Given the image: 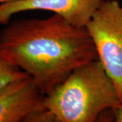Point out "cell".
Listing matches in <instances>:
<instances>
[{"label": "cell", "mask_w": 122, "mask_h": 122, "mask_svg": "<svg viewBox=\"0 0 122 122\" xmlns=\"http://www.w3.org/2000/svg\"><path fill=\"white\" fill-rule=\"evenodd\" d=\"M0 58L30 75L45 95L98 55L86 27L54 14L6 25L0 31Z\"/></svg>", "instance_id": "cell-1"}, {"label": "cell", "mask_w": 122, "mask_h": 122, "mask_svg": "<svg viewBox=\"0 0 122 122\" xmlns=\"http://www.w3.org/2000/svg\"><path fill=\"white\" fill-rule=\"evenodd\" d=\"M112 79L98 59L79 66L44 95L42 106L57 122H94L119 102Z\"/></svg>", "instance_id": "cell-2"}, {"label": "cell", "mask_w": 122, "mask_h": 122, "mask_svg": "<svg viewBox=\"0 0 122 122\" xmlns=\"http://www.w3.org/2000/svg\"><path fill=\"white\" fill-rule=\"evenodd\" d=\"M86 29L122 102V5L118 0H103Z\"/></svg>", "instance_id": "cell-3"}, {"label": "cell", "mask_w": 122, "mask_h": 122, "mask_svg": "<svg viewBox=\"0 0 122 122\" xmlns=\"http://www.w3.org/2000/svg\"><path fill=\"white\" fill-rule=\"evenodd\" d=\"M103 0H16L0 4V24L8 25L14 14L26 11L52 12L79 27L87 23Z\"/></svg>", "instance_id": "cell-4"}, {"label": "cell", "mask_w": 122, "mask_h": 122, "mask_svg": "<svg viewBox=\"0 0 122 122\" xmlns=\"http://www.w3.org/2000/svg\"><path fill=\"white\" fill-rule=\"evenodd\" d=\"M44 94L30 75L15 79L0 88V122H25L42 107Z\"/></svg>", "instance_id": "cell-5"}, {"label": "cell", "mask_w": 122, "mask_h": 122, "mask_svg": "<svg viewBox=\"0 0 122 122\" xmlns=\"http://www.w3.org/2000/svg\"><path fill=\"white\" fill-rule=\"evenodd\" d=\"M28 74L19 67L0 58V88L15 79Z\"/></svg>", "instance_id": "cell-6"}, {"label": "cell", "mask_w": 122, "mask_h": 122, "mask_svg": "<svg viewBox=\"0 0 122 122\" xmlns=\"http://www.w3.org/2000/svg\"><path fill=\"white\" fill-rule=\"evenodd\" d=\"M114 122H122V102L120 101L112 108Z\"/></svg>", "instance_id": "cell-7"}, {"label": "cell", "mask_w": 122, "mask_h": 122, "mask_svg": "<svg viewBox=\"0 0 122 122\" xmlns=\"http://www.w3.org/2000/svg\"><path fill=\"white\" fill-rule=\"evenodd\" d=\"M13 1H16V0H0V4H4V3H7V2Z\"/></svg>", "instance_id": "cell-8"}]
</instances>
